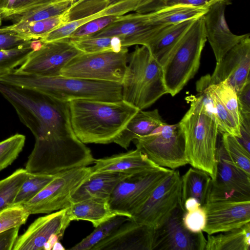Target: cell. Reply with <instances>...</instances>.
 <instances>
[{"label": "cell", "mask_w": 250, "mask_h": 250, "mask_svg": "<svg viewBox=\"0 0 250 250\" xmlns=\"http://www.w3.org/2000/svg\"><path fill=\"white\" fill-rule=\"evenodd\" d=\"M0 93L35 137L34 148L25 165L28 169L55 173L72 168L80 162L87 146L73 130L68 102L2 82Z\"/></svg>", "instance_id": "cell-1"}, {"label": "cell", "mask_w": 250, "mask_h": 250, "mask_svg": "<svg viewBox=\"0 0 250 250\" xmlns=\"http://www.w3.org/2000/svg\"><path fill=\"white\" fill-rule=\"evenodd\" d=\"M68 104L73 130L84 144L114 142L139 110L123 100L109 102L76 99L68 102Z\"/></svg>", "instance_id": "cell-2"}, {"label": "cell", "mask_w": 250, "mask_h": 250, "mask_svg": "<svg viewBox=\"0 0 250 250\" xmlns=\"http://www.w3.org/2000/svg\"><path fill=\"white\" fill-rule=\"evenodd\" d=\"M0 82L35 90L67 102L76 99L109 102L122 100V84L115 82L62 76L41 77L21 75L13 71L0 76Z\"/></svg>", "instance_id": "cell-3"}, {"label": "cell", "mask_w": 250, "mask_h": 250, "mask_svg": "<svg viewBox=\"0 0 250 250\" xmlns=\"http://www.w3.org/2000/svg\"><path fill=\"white\" fill-rule=\"evenodd\" d=\"M122 100L139 110L146 109L167 92L162 67L145 45L128 54L121 83Z\"/></svg>", "instance_id": "cell-4"}, {"label": "cell", "mask_w": 250, "mask_h": 250, "mask_svg": "<svg viewBox=\"0 0 250 250\" xmlns=\"http://www.w3.org/2000/svg\"><path fill=\"white\" fill-rule=\"evenodd\" d=\"M191 100L189 109L180 122L184 133L188 164L206 172L213 179L218 127L202 106Z\"/></svg>", "instance_id": "cell-5"}, {"label": "cell", "mask_w": 250, "mask_h": 250, "mask_svg": "<svg viewBox=\"0 0 250 250\" xmlns=\"http://www.w3.org/2000/svg\"><path fill=\"white\" fill-rule=\"evenodd\" d=\"M207 41L202 16L193 21L161 64L167 94L174 96L194 77Z\"/></svg>", "instance_id": "cell-6"}, {"label": "cell", "mask_w": 250, "mask_h": 250, "mask_svg": "<svg viewBox=\"0 0 250 250\" xmlns=\"http://www.w3.org/2000/svg\"><path fill=\"white\" fill-rule=\"evenodd\" d=\"M135 145L159 167L175 169L188 164L180 122L158 126L150 134L135 140Z\"/></svg>", "instance_id": "cell-7"}, {"label": "cell", "mask_w": 250, "mask_h": 250, "mask_svg": "<svg viewBox=\"0 0 250 250\" xmlns=\"http://www.w3.org/2000/svg\"><path fill=\"white\" fill-rule=\"evenodd\" d=\"M128 56L127 47H123L118 52L82 53L67 63L62 70L61 76L122 83Z\"/></svg>", "instance_id": "cell-8"}, {"label": "cell", "mask_w": 250, "mask_h": 250, "mask_svg": "<svg viewBox=\"0 0 250 250\" xmlns=\"http://www.w3.org/2000/svg\"><path fill=\"white\" fill-rule=\"evenodd\" d=\"M92 172L91 167L72 168L57 174L36 196L21 206L30 214H49L69 207L75 190Z\"/></svg>", "instance_id": "cell-9"}, {"label": "cell", "mask_w": 250, "mask_h": 250, "mask_svg": "<svg viewBox=\"0 0 250 250\" xmlns=\"http://www.w3.org/2000/svg\"><path fill=\"white\" fill-rule=\"evenodd\" d=\"M173 170L160 167L126 177L117 185L112 193L108 201L110 208L116 214L131 218Z\"/></svg>", "instance_id": "cell-10"}, {"label": "cell", "mask_w": 250, "mask_h": 250, "mask_svg": "<svg viewBox=\"0 0 250 250\" xmlns=\"http://www.w3.org/2000/svg\"><path fill=\"white\" fill-rule=\"evenodd\" d=\"M181 179L173 169L152 192L141 208L131 216L133 221L154 229L162 226L181 207Z\"/></svg>", "instance_id": "cell-11"}, {"label": "cell", "mask_w": 250, "mask_h": 250, "mask_svg": "<svg viewBox=\"0 0 250 250\" xmlns=\"http://www.w3.org/2000/svg\"><path fill=\"white\" fill-rule=\"evenodd\" d=\"M216 161L215 175L211 180L206 203L250 200V175L231 162L221 141L217 145Z\"/></svg>", "instance_id": "cell-12"}, {"label": "cell", "mask_w": 250, "mask_h": 250, "mask_svg": "<svg viewBox=\"0 0 250 250\" xmlns=\"http://www.w3.org/2000/svg\"><path fill=\"white\" fill-rule=\"evenodd\" d=\"M82 53L69 38L43 42L40 50L32 51L19 68L12 71L17 74L41 77L61 76L67 63Z\"/></svg>", "instance_id": "cell-13"}, {"label": "cell", "mask_w": 250, "mask_h": 250, "mask_svg": "<svg viewBox=\"0 0 250 250\" xmlns=\"http://www.w3.org/2000/svg\"><path fill=\"white\" fill-rule=\"evenodd\" d=\"M166 26L153 24L147 20L145 14L135 13L121 16L102 30L83 38L115 36L120 39L123 47L134 45L146 46Z\"/></svg>", "instance_id": "cell-14"}, {"label": "cell", "mask_w": 250, "mask_h": 250, "mask_svg": "<svg viewBox=\"0 0 250 250\" xmlns=\"http://www.w3.org/2000/svg\"><path fill=\"white\" fill-rule=\"evenodd\" d=\"M180 206L162 226L154 229L152 250H205L203 232L193 233L184 226Z\"/></svg>", "instance_id": "cell-15"}, {"label": "cell", "mask_w": 250, "mask_h": 250, "mask_svg": "<svg viewBox=\"0 0 250 250\" xmlns=\"http://www.w3.org/2000/svg\"><path fill=\"white\" fill-rule=\"evenodd\" d=\"M250 35L242 40L219 62L210 77V84L226 81L238 92L250 81Z\"/></svg>", "instance_id": "cell-16"}, {"label": "cell", "mask_w": 250, "mask_h": 250, "mask_svg": "<svg viewBox=\"0 0 250 250\" xmlns=\"http://www.w3.org/2000/svg\"><path fill=\"white\" fill-rule=\"evenodd\" d=\"M206 224L203 230L208 235L241 228L250 222V200H221L204 204Z\"/></svg>", "instance_id": "cell-17"}, {"label": "cell", "mask_w": 250, "mask_h": 250, "mask_svg": "<svg viewBox=\"0 0 250 250\" xmlns=\"http://www.w3.org/2000/svg\"><path fill=\"white\" fill-rule=\"evenodd\" d=\"M229 0H219L208 7L203 16L205 32L214 53L216 62H219L236 44L250 35H237L231 32L226 22L225 12Z\"/></svg>", "instance_id": "cell-18"}, {"label": "cell", "mask_w": 250, "mask_h": 250, "mask_svg": "<svg viewBox=\"0 0 250 250\" xmlns=\"http://www.w3.org/2000/svg\"><path fill=\"white\" fill-rule=\"evenodd\" d=\"M70 222L66 208L39 217L17 238L12 250H43L51 235L56 234L61 240Z\"/></svg>", "instance_id": "cell-19"}, {"label": "cell", "mask_w": 250, "mask_h": 250, "mask_svg": "<svg viewBox=\"0 0 250 250\" xmlns=\"http://www.w3.org/2000/svg\"><path fill=\"white\" fill-rule=\"evenodd\" d=\"M154 229L130 219L91 250H152Z\"/></svg>", "instance_id": "cell-20"}, {"label": "cell", "mask_w": 250, "mask_h": 250, "mask_svg": "<svg viewBox=\"0 0 250 250\" xmlns=\"http://www.w3.org/2000/svg\"><path fill=\"white\" fill-rule=\"evenodd\" d=\"M92 172H115L133 175L149 172L160 167L136 148L125 153L94 160Z\"/></svg>", "instance_id": "cell-21"}, {"label": "cell", "mask_w": 250, "mask_h": 250, "mask_svg": "<svg viewBox=\"0 0 250 250\" xmlns=\"http://www.w3.org/2000/svg\"><path fill=\"white\" fill-rule=\"evenodd\" d=\"M129 176L115 172H92L72 194L71 204L88 199L108 201L117 185Z\"/></svg>", "instance_id": "cell-22"}, {"label": "cell", "mask_w": 250, "mask_h": 250, "mask_svg": "<svg viewBox=\"0 0 250 250\" xmlns=\"http://www.w3.org/2000/svg\"><path fill=\"white\" fill-rule=\"evenodd\" d=\"M165 124L157 109L151 111L139 110L128 121L114 143L127 149L132 141L150 134Z\"/></svg>", "instance_id": "cell-23"}, {"label": "cell", "mask_w": 250, "mask_h": 250, "mask_svg": "<svg viewBox=\"0 0 250 250\" xmlns=\"http://www.w3.org/2000/svg\"><path fill=\"white\" fill-rule=\"evenodd\" d=\"M66 208L71 221H88L94 227L118 214L111 209L108 201L101 200L88 199L73 203Z\"/></svg>", "instance_id": "cell-24"}, {"label": "cell", "mask_w": 250, "mask_h": 250, "mask_svg": "<svg viewBox=\"0 0 250 250\" xmlns=\"http://www.w3.org/2000/svg\"><path fill=\"white\" fill-rule=\"evenodd\" d=\"M194 20H188L165 27L146 46L161 65Z\"/></svg>", "instance_id": "cell-25"}, {"label": "cell", "mask_w": 250, "mask_h": 250, "mask_svg": "<svg viewBox=\"0 0 250 250\" xmlns=\"http://www.w3.org/2000/svg\"><path fill=\"white\" fill-rule=\"evenodd\" d=\"M208 8L177 5L164 7L145 15L147 20L153 24L169 26L200 18L207 12Z\"/></svg>", "instance_id": "cell-26"}, {"label": "cell", "mask_w": 250, "mask_h": 250, "mask_svg": "<svg viewBox=\"0 0 250 250\" xmlns=\"http://www.w3.org/2000/svg\"><path fill=\"white\" fill-rule=\"evenodd\" d=\"M208 235L205 250H250V222L225 232Z\"/></svg>", "instance_id": "cell-27"}, {"label": "cell", "mask_w": 250, "mask_h": 250, "mask_svg": "<svg viewBox=\"0 0 250 250\" xmlns=\"http://www.w3.org/2000/svg\"><path fill=\"white\" fill-rule=\"evenodd\" d=\"M181 179L182 208L185 200L189 197L197 199L202 206L205 204L211 180L210 175L203 170L192 167L181 176Z\"/></svg>", "instance_id": "cell-28"}, {"label": "cell", "mask_w": 250, "mask_h": 250, "mask_svg": "<svg viewBox=\"0 0 250 250\" xmlns=\"http://www.w3.org/2000/svg\"><path fill=\"white\" fill-rule=\"evenodd\" d=\"M67 22L64 13L57 16L38 21H19L0 29L14 32L29 40H38Z\"/></svg>", "instance_id": "cell-29"}, {"label": "cell", "mask_w": 250, "mask_h": 250, "mask_svg": "<svg viewBox=\"0 0 250 250\" xmlns=\"http://www.w3.org/2000/svg\"><path fill=\"white\" fill-rule=\"evenodd\" d=\"M76 0H60L45 5L31 8L12 14L4 19L13 22L21 21H33L57 16L66 12Z\"/></svg>", "instance_id": "cell-30"}, {"label": "cell", "mask_w": 250, "mask_h": 250, "mask_svg": "<svg viewBox=\"0 0 250 250\" xmlns=\"http://www.w3.org/2000/svg\"><path fill=\"white\" fill-rule=\"evenodd\" d=\"M130 217L116 214L101 224L86 237L69 249L71 250H91L97 244L112 234L120 226L129 220Z\"/></svg>", "instance_id": "cell-31"}, {"label": "cell", "mask_w": 250, "mask_h": 250, "mask_svg": "<svg viewBox=\"0 0 250 250\" xmlns=\"http://www.w3.org/2000/svg\"><path fill=\"white\" fill-rule=\"evenodd\" d=\"M28 174L25 168H19L0 181V213L14 206L17 195Z\"/></svg>", "instance_id": "cell-32"}, {"label": "cell", "mask_w": 250, "mask_h": 250, "mask_svg": "<svg viewBox=\"0 0 250 250\" xmlns=\"http://www.w3.org/2000/svg\"><path fill=\"white\" fill-rule=\"evenodd\" d=\"M70 40L77 49L84 53L105 51L118 52L123 48L120 39L115 36L96 38H81Z\"/></svg>", "instance_id": "cell-33"}, {"label": "cell", "mask_w": 250, "mask_h": 250, "mask_svg": "<svg viewBox=\"0 0 250 250\" xmlns=\"http://www.w3.org/2000/svg\"><path fill=\"white\" fill-rule=\"evenodd\" d=\"M221 142L230 160L238 167L250 175V152L238 139L227 133H222Z\"/></svg>", "instance_id": "cell-34"}, {"label": "cell", "mask_w": 250, "mask_h": 250, "mask_svg": "<svg viewBox=\"0 0 250 250\" xmlns=\"http://www.w3.org/2000/svg\"><path fill=\"white\" fill-rule=\"evenodd\" d=\"M56 174L29 172L27 178L21 185L17 195L14 206H21L29 201L41 191Z\"/></svg>", "instance_id": "cell-35"}, {"label": "cell", "mask_w": 250, "mask_h": 250, "mask_svg": "<svg viewBox=\"0 0 250 250\" xmlns=\"http://www.w3.org/2000/svg\"><path fill=\"white\" fill-rule=\"evenodd\" d=\"M31 41L13 48L0 50V76L10 72L25 62L33 51L30 47Z\"/></svg>", "instance_id": "cell-36"}, {"label": "cell", "mask_w": 250, "mask_h": 250, "mask_svg": "<svg viewBox=\"0 0 250 250\" xmlns=\"http://www.w3.org/2000/svg\"><path fill=\"white\" fill-rule=\"evenodd\" d=\"M209 87L215 92L223 106L239 126L240 113L235 90L226 81L215 84L210 83Z\"/></svg>", "instance_id": "cell-37"}, {"label": "cell", "mask_w": 250, "mask_h": 250, "mask_svg": "<svg viewBox=\"0 0 250 250\" xmlns=\"http://www.w3.org/2000/svg\"><path fill=\"white\" fill-rule=\"evenodd\" d=\"M110 0H77L65 12L67 22L98 13L105 9Z\"/></svg>", "instance_id": "cell-38"}, {"label": "cell", "mask_w": 250, "mask_h": 250, "mask_svg": "<svg viewBox=\"0 0 250 250\" xmlns=\"http://www.w3.org/2000/svg\"><path fill=\"white\" fill-rule=\"evenodd\" d=\"M25 142V136L18 133L0 142V171L11 165L17 159Z\"/></svg>", "instance_id": "cell-39"}, {"label": "cell", "mask_w": 250, "mask_h": 250, "mask_svg": "<svg viewBox=\"0 0 250 250\" xmlns=\"http://www.w3.org/2000/svg\"><path fill=\"white\" fill-rule=\"evenodd\" d=\"M100 17L99 12L89 17L68 22L47 33L40 39V40L42 42H47L69 38L75 30L81 25Z\"/></svg>", "instance_id": "cell-40"}, {"label": "cell", "mask_w": 250, "mask_h": 250, "mask_svg": "<svg viewBox=\"0 0 250 250\" xmlns=\"http://www.w3.org/2000/svg\"><path fill=\"white\" fill-rule=\"evenodd\" d=\"M29 214L22 206H14L0 213V232L25 224Z\"/></svg>", "instance_id": "cell-41"}, {"label": "cell", "mask_w": 250, "mask_h": 250, "mask_svg": "<svg viewBox=\"0 0 250 250\" xmlns=\"http://www.w3.org/2000/svg\"><path fill=\"white\" fill-rule=\"evenodd\" d=\"M120 16H102L86 22L79 27L69 39L84 37L102 30L111 23L118 20Z\"/></svg>", "instance_id": "cell-42"}, {"label": "cell", "mask_w": 250, "mask_h": 250, "mask_svg": "<svg viewBox=\"0 0 250 250\" xmlns=\"http://www.w3.org/2000/svg\"><path fill=\"white\" fill-rule=\"evenodd\" d=\"M206 219V211L203 206L193 211L185 212L182 217L185 228L193 233L203 232Z\"/></svg>", "instance_id": "cell-43"}, {"label": "cell", "mask_w": 250, "mask_h": 250, "mask_svg": "<svg viewBox=\"0 0 250 250\" xmlns=\"http://www.w3.org/2000/svg\"><path fill=\"white\" fill-rule=\"evenodd\" d=\"M140 0H123L109 5L100 12L101 17L105 16H121L126 13L135 11Z\"/></svg>", "instance_id": "cell-44"}, {"label": "cell", "mask_w": 250, "mask_h": 250, "mask_svg": "<svg viewBox=\"0 0 250 250\" xmlns=\"http://www.w3.org/2000/svg\"><path fill=\"white\" fill-rule=\"evenodd\" d=\"M30 41L17 33L0 28V50L13 48Z\"/></svg>", "instance_id": "cell-45"}, {"label": "cell", "mask_w": 250, "mask_h": 250, "mask_svg": "<svg viewBox=\"0 0 250 250\" xmlns=\"http://www.w3.org/2000/svg\"><path fill=\"white\" fill-rule=\"evenodd\" d=\"M60 0H17L13 9L2 16V19L21 11L42 5H48Z\"/></svg>", "instance_id": "cell-46"}, {"label": "cell", "mask_w": 250, "mask_h": 250, "mask_svg": "<svg viewBox=\"0 0 250 250\" xmlns=\"http://www.w3.org/2000/svg\"><path fill=\"white\" fill-rule=\"evenodd\" d=\"M240 131L239 141L250 152V114H240Z\"/></svg>", "instance_id": "cell-47"}, {"label": "cell", "mask_w": 250, "mask_h": 250, "mask_svg": "<svg viewBox=\"0 0 250 250\" xmlns=\"http://www.w3.org/2000/svg\"><path fill=\"white\" fill-rule=\"evenodd\" d=\"M236 93L240 114H250V81Z\"/></svg>", "instance_id": "cell-48"}, {"label": "cell", "mask_w": 250, "mask_h": 250, "mask_svg": "<svg viewBox=\"0 0 250 250\" xmlns=\"http://www.w3.org/2000/svg\"><path fill=\"white\" fill-rule=\"evenodd\" d=\"M20 227L9 229L0 232V250H11L18 237Z\"/></svg>", "instance_id": "cell-49"}, {"label": "cell", "mask_w": 250, "mask_h": 250, "mask_svg": "<svg viewBox=\"0 0 250 250\" xmlns=\"http://www.w3.org/2000/svg\"><path fill=\"white\" fill-rule=\"evenodd\" d=\"M218 0H162L161 8L177 5L208 8Z\"/></svg>", "instance_id": "cell-50"}, {"label": "cell", "mask_w": 250, "mask_h": 250, "mask_svg": "<svg viewBox=\"0 0 250 250\" xmlns=\"http://www.w3.org/2000/svg\"><path fill=\"white\" fill-rule=\"evenodd\" d=\"M162 0H140L138 6L134 11L138 14H146L161 8Z\"/></svg>", "instance_id": "cell-51"}, {"label": "cell", "mask_w": 250, "mask_h": 250, "mask_svg": "<svg viewBox=\"0 0 250 250\" xmlns=\"http://www.w3.org/2000/svg\"><path fill=\"white\" fill-rule=\"evenodd\" d=\"M200 207H202L200 203L197 199L193 197L187 198L182 205V208L185 212L193 211Z\"/></svg>", "instance_id": "cell-52"}, {"label": "cell", "mask_w": 250, "mask_h": 250, "mask_svg": "<svg viewBox=\"0 0 250 250\" xmlns=\"http://www.w3.org/2000/svg\"><path fill=\"white\" fill-rule=\"evenodd\" d=\"M17 0H0V10L2 17L13 9Z\"/></svg>", "instance_id": "cell-53"}, {"label": "cell", "mask_w": 250, "mask_h": 250, "mask_svg": "<svg viewBox=\"0 0 250 250\" xmlns=\"http://www.w3.org/2000/svg\"><path fill=\"white\" fill-rule=\"evenodd\" d=\"M61 240L59 236L56 234L51 235L48 241L44 244L43 250H51L54 245L58 241Z\"/></svg>", "instance_id": "cell-54"}, {"label": "cell", "mask_w": 250, "mask_h": 250, "mask_svg": "<svg viewBox=\"0 0 250 250\" xmlns=\"http://www.w3.org/2000/svg\"><path fill=\"white\" fill-rule=\"evenodd\" d=\"M52 250H64L65 248L62 244L59 242L57 241L53 246Z\"/></svg>", "instance_id": "cell-55"}, {"label": "cell", "mask_w": 250, "mask_h": 250, "mask_svg": "<svg viewBox=\"0 0 250 250\" xmlns=\"http://www.w3.org/2000/svg\"><path fill=\"white\" fill-rule=\"evenodd\" d=\"M121 0H110L108 6L110 5H112L113 4H115V3L118 2L120 1H121Z\"/></svg>", "instance_id": "cell-56"}, {"label": "cell", "mask_w": 250, "mask_h": 250, "mask_svg": "<svg viewBox=\"0 0 250 250\" xmlns=\"http://www.w3.org/2000/svg\"><path fill=\"white\" fill-rule=\"evenodd\" d=\"M1 11L0 10V26L1 25V22H2V15H1Z\"/></svg>", "instance_id": "cell-57"}]
</instances>
